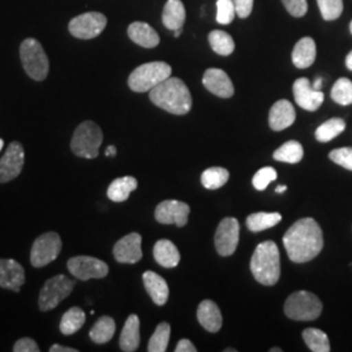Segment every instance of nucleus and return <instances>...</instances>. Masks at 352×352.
<instances>
[{
    "label": "nucleus",
    "mask_w": 352,
    "mask_h": 352,
    "mask_svg": "<svg viewBox=\"0 0 352 352\" xmlns=\"http://www.w3.org/2000/svg\"><path fill=\"white\" fill-rule=\"evenodd\" d=\"M283 245L292 263H308L324 248L322 230L314 218L299 219L285 234Z\"/></svg>",
    "instance_id": "1"
},
{
    "label": "nucleus",
    "mask_w": 352,
    "mask_h": 352,
    "mask_svg": "<svg viewBox=\"0 0 352 352\" xmlns=\"http://www.w3.org/2000/svg\"><path fill=\"white\" fill-rule=\"evenodd\" d=\"M149 98L157 107L174 115H186L192 109L190 91L177 77H168L151 89Z\"/></svg>",
    "instance_id": "2"
},
{
    "label": "nucleus",
    "mask_w": 352,
    "mask_h": 352,
    "mask_svg": "<svg viewBox=\"0 0 352 352\" xmlns=\"http://www.w3.org/2000/svg\"><path fill=\"white\" fill-rule=\"evenodd\" d=\"M251 272L254 279L264 286H274L280 277V256L274 241L257 245L251 258Z\"/></svg>",
    "instance_id": "3"
},
{
    "label": "nucleus",
    "mask_w": 352,
    "mask_h": 352,
    "mask_svg": "<svg viewBox=\"0 0 352 352\" xmlns=\"http://www.w3.org/2000/svg\"><path fill=\"white\" fill-rule=\"evenodd\" d=\"M171 67L164 62L142 64L129 75L128 85L136 93L151 91V89L171 77Z\"/></svg>",
    "instance_id": "4"
},
{
    "label": "nucleus",
    "mask_w": 352,
    "mask_h": 352,
    "mask_svg": "<svg viewBox=\"0 0 352 352\" xmlns=\"http://www.w3.org/2000/svg\"><path fill=\"white\" fill-rule=\"evenodd\" d=\"M102 141L103 133L100 126L90 120L82 122L76 128L71 141V149L77 157L93 160L100 154Z\"/></svg>",
    "instance_id": "5"
},
{
    "label": "nucleus",
    "mask_w": 352,
    "mask_h": 352,
    "mask_svg": "<svg viewBox=\"0 0 352 352\" xmlns=\"http://www.w3.org/2000/svg\"><path fill=\"white\" fill-rule=\"evenodd\" d=\"M20 58L26 75L33 80L43 81L49 75V58L37 39L26 38L20 46Z\"/></svg>",
    "instance_id": "6"
},
{
    "label": "nucleus",
    "mask_w": 352,
    "mask_h": 352,
    "mask_svg": "<svg viewBox=\"0 0 352 352\" xmlns=\"http://www.w3.org/2000/svg\"><path fill=\"white\" fill-rule=\"evenodd\" d=\"M322 312V302L315 294L308 291H298L291 294L286 304L285 314L296 321H314Z\"/></svg>",
    "instance_id": "7"
},
{
    "label": "nucleus",
    "mask_w": 352,
    "mask_h": 352,
    "mask_svg": "<svg viewBox=\"0 0 352 352\" xmlns=\"http://www.w3.org/2000/svg\"><path fill=\"white\" fill-rule=\"evenodd\" d=\"M75 280L65 277L63 274L50 278L39 292V309L42 312H47L56 308L65 298L71 295V292L75 289Z\"/></svg>",
    "instance_id": "8"
},
{
    "label": "nucleus",
    "mask_w": 352,
    "mask_h": 352,
    "mask_svg": "<svg viewBox=\"0 0 352 352\" xmlns=\"http://www.w3.org/2000/svg\"><path fill=\"white\" fill-rule=\"evenodd\" d=\"M60 236L50 231L38 236L30 252V263L34 267H43L55 261L62 251Z\"/></svg>",
    "instance_id": "9"
},
{
    "label": "nucleus",
    "mask_w": 352,
    "mask_h": 352,
    "mask_svg": "<svg viewBox=\"0 0 352 352\" xmlns=\"http://www.w3.org/2000/svg\"><path fill=\"white\" fill-rule=\"evenodd\" d=\"M106 25L107 19L103 13H82L71 20L69 33L78 39H93L101 34Z\"/></svg>",
    "instance_id": "10"
},
{
    "label": "nucleus",
    "mask_w": 352,
    "mask_h": 352,
    "mask_svg": "<svg viewBox=\"0 0 352 352\" xmlns=\"http://www.w3.org/2000/svg\"><path fill=\"white\" fill-rule=\"evenodd\" d=\"M68 270L80 280L100 279L109 274V266L100 258L90 256H77L68 260Z\"/></svg>",
    "instance_id": "11"
},
{
    "label": "nucleus",
    "mask_w": 352,
    "mask_h": 352,
    "mask_svg": "<svg viewBox=\"0 0 352 352\" xmlns=\"http://www.w3.org/2000/svg\"><path fill=\"white\" fill-rule=\"evenodd\" d=\"M240 226L236 218H225L215 231V250L221 256L234 254L239 244Z\"/></svg>",
    "instance_id": "12"
},
{
    "label": "nucleus",
    "mask_w": 352,
    "mask_h": 352,
    "mask_svg": "<svg viewBox=\"0 0 352 352\" xmlns=\"http://www.w3.org/2000/svg\"><path fill=\"white\" fill-rule=\"evenodd\" d=\"M25 162L24 146L19 141H12L6 154L0 158V183H8L21 174Z\"/></svg>",
    "instance_id": "13"
},
{
    "label": "nucleus",
    "mask_w": 352,
    "mask_h": 352,
    "mask_svg": "<svg viewBox=\"0 0 352 352\" xmlns=\"http://www.w3.org/2000/svg\"><path fill=\"white\" fill-rule=\"evenodd\" d=\"M189 213H190V208L188 204L177 201V200H166L155 208L154 217L157 222L162 225L184 227L188 222Z\"/></svg>",
    "instance_id": "14"
},
{
    "label": "nucleus",
    "mask_w": 352,
    "mask_h": 352,
    "mask_svg": "<svg viewBox=\"0 0 352 352\" xmlns=\"http://www.w3.org/2000/svg\"><path fill=\"white\" fill-rule=\"evenodd\" d=\"M292 91L296 103L307 111H317L325 100L324 93L321 90H316L305 77L298 78L294 82Z\"/></svg>",
    "instance_id": "15"
},
{
    "label": "nucleus",
    "mask_w": 352,
    "mask_h": 352,
    "mask_svg": "<svg viewBox=\"0 0 352 352\" xmlns=\"http://www.w3.org/2000/svg\"><path fill=\"white\" fill-rule=\"evenodd\" d=\"M142 238L138 232L128 234L113 247V257L120 264H136L142 258Z\"/></svg>",
    "instance_id": "16"
},
{
    "label": "nucleus",
    "mask_w": 352,
    "mask_h": 352,
    "mask_svg": "<svg viewBox=\"0 0 352 352\" xmlns=\"http://www.w3.org/2000/svg\"><path fill=\"white\" fill-rule=\"evenodd\" d=\"M202 84L214 96L221 98H230L234 96L235 89L232 81L225 71L218 68H209L202 77Z\"/></svg>",
    "instance_id": "17"
},
{
    "label": "nucleus",
    "mask_w": 352,
    "mask_h": 352,
    "mask_svg": "<svg viewBox=\"0 0 352 352\" xmlns=\"http://www.w3.org/2000/svg\"><path fill=\"white\" fill-rule=\"evenodd\" d=\"M25 283V270L14 260L0 258V287L19 292Z\"/></svg>",
    "instance_id": "18"
},
{
    "label": "nucleus",
    "mask_w": 352,
    "mask_h": 352,
    "mask_svg": "<svg viewBox=\"0 0 352 352\" xmlns=\"http://www.w3.org/2000/svg\"><path fill=\"white\" fill-rule=\"evenodd\" d=\"M296 119V113L291 102L280 100L276 102L269 113V126L273 131H283L292 126Z\"/></svg>",
    "instance_id": "19"
},
{
    "label": "nucleus",
    "mask_w": 352,
    "mask_h": 352,
    "mask_svg": "<svg viewBox=\"0 0 352 352\" xmlns=\"http://www.w3.org/2000/svg\"><path fill=\"white\" fill-rule=\"evenodd\" d=\"M128 37L145 49H153L160 45L158 33L149 24L141 21H135L128 26Z\"/></svg>",
    "instance_id": "20"
},
{
    "label": "nucleus",
    "mask_w": 352,
    "mask_h": 352,
    "mask_svg": "<svg viewBox=\"0 0 352 352\" xmlns=\"http://www.w3.org/2000/svg\"><path fill=\"white\" fill-rule=\"evenodd\" d=\"M142 280L145 285V289L151 295V300L154 302V304L164 305L168 300L170 289H168V285L164 278L158 276L154 272L148 270L142 274Z\"/></svg>",
    "instance_id": "21"
},
{
    "label": "nucleus",
    "mask_w": 352,
    "mask_h": 352,
    "mask_svg": "<svg viewBox=\"0 0 352 352\" xmlns=\"http://www.w3.org/2000/svg\"><path fill=\"white\" fill-rule=\"evenodd\" d=\"M197 320L209 333H217L222 327V314L213 300H204L197 308Z\"/></svg>",
    "instance_id": "22"
},
{
    "label": "nucleus",
    "mask_w": 352,
    "mask_h": 352,
    "mask_svg": "<svg viewBox=\"0 0 352 352\" xmlns=\"http://www.w3.org/2000/svg\"><path fill=\"white\" fill-rule=\"evenodd\" d=\"M317 49L316 42L311 37H304L295 45L292 50V63L296 68H308L315 63Z\"/></svg>",
    "instance_id": "23"
},
{
    "label": "nucleus",
    "mask_w": 352,
    "mask_h": 352,
    "mask_svg": "<svg viewBox=\"0 0 352 352\" xmlns=\"http://www.w3.org/2000/svg\"><path fill=\"white\" fill-rule=\"evenodd\" d=\"M140 320L139 316L131 315L126 318L124 327L120 334V349L122 351H138L140 346Z\"/></svg>",
    "instance_id": "24"
},
{
    "label": "nucleus",
    "mask_w": 352,
    "mask_h": 352,
    "mask_svg": "<svg viewBox=\"0 0 352 352\" xmlns=\"http://www.w3.org/2000/svg\"><path fill=\"white\" fill-rule=\"evenodd\" d=\"M154 258L158 264L167 269L175 267L180 263V253L176 248L175 244L170 240H158L153 250Z\"/></svg>",
    "instance_id": "25"
},
{
    "label": "nucleus",
    "mask_w": 352,
    "mask_h": 352,
    "mask_svg": "<svg viewBox=\"0 0 352 352\" xmlns=\"http://www.w3.org/2000/svg\"><path fill=\"white\" fill-rule=\"evenodd\" d=\"M162 23L173 32L183 28L186 23V8L182 0H167L162 13Z\"/></svg>",
    "instance_id": "26"
},
{
    "label": "nucleus",
    "mask_w": 352,
    "mask_h": 352,
    "mask_svg": "<svg viewBox=\"0 0 352 352\" xmlns=\"http://www.w3.org/2000/svg\"><path fill=\"white\" fill-rule=\"evenodd\" d=\"M138 188V180L133 176H123L115 179L107 189V197L113 202L128 200L129 195Z\"/></svg>",
    "instance_id": "27"
},
{
    "label": "nucleus",
    "mask_w": 352,
    "mask_h": 352,
    "mask_svg": "<svg viewBox=\"0 0 352 352\" xmlns=\"http://www.w3.org/2000/svg\"><path fill=\"white\" fill-rule=\"evenodd\" d=\"M116 330L115 321L110 316H102L97 322L90 329V340L97 344H103L113 340V334Z\"/></svg>",
    "instance_id": "28"
},
{
    "label": "nucleus",
    "mask_w": 352,
    "mask_h": 352,
    "mask_svg": "<svg viewBox=\"0 0 352 352\" xmlns=\"http://www.w3.org/2000/svg\"><path fill=\"white\" fill-rule=\"evenodd\" d=\"M85 320H87V316L81 308H78V307L69 308L62 317L60 331L63 333L64 336H72L84 327Z\"/></svg>",
    "instance_id": "29"
},
{
    "label": "nucleus",
    "mask_w": 352,
    "mask_h": 352,
    "mask_svg": "<svg viewBox=\"0 0 352 352\" xmlns=\"http://www.w3.org/2000/svg\"><path fill=\"white\" fill-rule=\"evenodd\" d=\"M304 157V149L302 144L298 141H287L282 146H279L274 151L273 158L278 162H286V164H299Z\"/></svg>",
    "instance_id": "30"
},
{
    "label": "nucleus",
    "mask_w": 352,
    "mask_h": 352,
    "mask_svg": "<svg viewBox=\"0 0 352 352\" xmlns=\"http://www.w3.org/2000/svg\"><path fill=\"white\" fill-rule=\"evenodd\" d=\"M282 221V215L279 213H253L247 218V227L252 232H260L267 228L277 226Z\"/></svg>",
    "instance_id": "31"
},
{
    "label": "nucleus",
    "mask_w": 352,
    "mask_h": 352,
    "mask_svg": "<svg viewBox=\"0 0 352 352\" xmlns=\"http://www.w3.org/2000/svg\"><path fill=\"white\" fill-rule=\"evenodd\" d=\"M302 340L309 350L314 352L330 351V342L327 338V333L320 329L309 327L302 331Z\"/></svg>",
    "instance_id": "32"
},
{
    "label": "nucleus",
    "mask_w": 352,
    "mask_h": 352,
    "mask_svg": "<svg viewBox=\"0 0 352 352\" xmlns=\"http://www.w3.org/2000/svg\"><path fill=\"white\" fill-rule=\"evenodd\" d=\"M344 129H346V122L343 119L331 118L316 129V139L320 142H329L336 139L337 136H340Z\"/></svg>",
    "instance_id": "33"
},
{
    "label": "nucleus",
    "mask_w": 352,
    "mask_h": 352,
    "mask_svg": "<svg viewBox=\"0 0 352 352\" xmlns=\"http://www.w3.org/2000/svg\"><path fill=\"white\" fill-rule=\"evenodd\" d=\"M209 43L214 52L222 56H228L235 50V42L230 34L222 30H213L209 34Z\"/></svg>",
    "instance_id": "34"
},
{
    "label": "nucleus",
    "mask_w": 352,
    "mask_h": 352,
    "mask_svg": "<svg viewBox=\"0 0 352 352\" xmlns=\"http://www.w3.org/2000/svg\"><path fill=\"white\" fill-rule=\"evenodd\" d=\"M230 179V174L226 168L223 167H210L206 168L201 175L202 186L206 189L221 188L227 183V180Z\"/></svg>",
    "instance_id": "35"
},
{
    "label": "nucleus",
    "mask_w": 352,
    "mask_h": 352,
    "mask_svg": "<svg viewBox=\"0 0 352 352\" xmlns=\"http://www.w3.org/2000/svg\"><path fill=\"white\" fill-rule=\"evenodd\" d=\"M170 334H171V327L167 322H161L154 334L151 336L149 344H148V351L149 352H164L167 350L168 340H170Z\"/></svg>",
    "instance_id": "36"
},
{
    "label": "nucleus",
    "mask_w": 352,
    "mask_h": 352,
    "mask_svg": "<svg viewBox=\"0 0 352 352\" xmlns=\"http://www.w3.org/2000/svg\"><path fill=\"white\" fill-rule=\"evenodd\" d=\"M331 100L340 106L352 104V81L342 77L336 81L331 89Z\"/></svg>",
    "instance_id": "37"
},
{
    "label": "nucleus",
    "mask_w": 352,
    "mask_h": 352,
    "mask_svg": "<svg viewBox=\"0 0 352 352\" xmlns=\"http://www.w3.org/2000/svg\"><path fill=\"white\" fill-rule=\"evenodd\" d=\"M320 12L324 20H337L343 12V0H317Z\"/></svg>",
    "instance_id": "38"
},
{
    "label": "nucleus",
    "mask_w": 352,
    "mask_h": 352,
    "mask_svg": "<svg viewBox=\"0 0 352 352\" xmlns=\"http://www.w3.org/2000/svg\"><path fill=\"white\" fill-rule=\"evenodd\" d=\"M236 14L232 0H217V23L228 25L234 21Z\"/></svg>",
    "instance_id": "39"
},
{
    "label": "nucleus",
    "mask_w": 352,
    "mask_h": 352,
    "mask_svg": "<svg viewBox=\"0 0 352 352\" xmlns=\"http://www.w3.org/2000/svg\"><path fill=\"white\" fill-rule=\"evenodd\" d=\"M277 179V171L273 167L260 168L252 179V184L257 190H265L267 186Z\"/></svg>",
    "instance_id": "40"
},
{
    "label": "nucleus",
    "mask_w": 352,
    "mask_h": 352,
    "mask_svg": "<svg viewBox=\"0 0 352 352\" xmlns=\"http://www.w3.org/2000/svg\"><path fill=\"white\" fill-rule=\"evenodd\" d=\"M329 158L334 164H340L343 168L352 171V148H340L329 153Z\"/></svg>",
    "instance_id": "41"
},
{
    "label": "nucleus",
    "mask_w": 352,
    "mask_h": 352,
    "mask_svg": "<svg viewBox=\"0 0 352 352\" xmlns=\"http://www.w3.org/2000/svg\"><path fill=\"white\" fill-rule=\"evenodd\" d=\"M282 3L294 17H302L308 11L307 0H282Z\"/></svg>",
    "instance_id": "42"
},
{
    "label": "nucleus",
    "mask_w": 352,
    "mask_h": 352,
    "mask_svg": "<svg viewBox=\"0 0 352 352\" xmlns=\"http://www.w3.org/2000/svg\"><path fill=\"white\" fill-rule=\"evenodd\" d=\"M14 352H39L37 342L32 338H21L13 346Z\"/></svg>",
    "instance_id": "43"
},
{
    "label": "nucleus",
    "mask_w": 352,
    "mask_h": 352,
    "mask_svg": "<svg viewBox=\"0 0 352 352\" xmlns=\"http://www.w3.org/2000/svg\"><path fill=\"white\" fill-rule=\"evenodd\" d=\"M235 11L240 19H247L253 10V0H232Z\"/></svg>",
    "instance_id": "44"
},
{
    "label": "nucleus",
    "mask_w": 352,
    "mask_h": 352,
    "mask_svg": "<svg viewBox=\"0 0 352 352\" xmlns=\"http://www.w3.org/2000/svg\"><path fill=\"white\" fill-rule=\"evenodd\" d=\"M176 352H196L197 349L195 347V344L189 340H179V343L176 344Z\"/></svg>",
    "instance_id": "45"
},
{
    "label": "nucleus",
    "mask_w": 352,
    "mask_h": 352,
    "mask_svg": "<svg viewBox=\"0 0 352 352\" xmlns=\"http://www.w3.org/2000/svg\"><path fill=\"white\" fill-rule=\"evenodd\" d=\"M50 352H77L76 349L72 347H65V346H60V344H54L51 346Z\"/></svg>",
    "instance_id": "46"
},
{
    "label": "nucleus",
    "mask_w": 352,
    "mask_h": 352,
    "mask_svg": "<svg viewBox=\"0 0 352 352\" xmlns=\"http://www.w3.org/2000/svg\"><path fill=\"white\" fill-rule=\"evenodd\" d=\"M106 155L107 157H113V155H116V148L115 146H109L107 149H106Z\"/></svg>",
    "instance_id": "47"
},
{
    "label": "nucleus",
    "mask_w": 352,
    "mask_h": 352,
    "mask_svg": "<svg viewBox=\"0 0 352 352\" xmlns=\"http://www.w3.org/2000/svg\"><path fill=\"white\" fill-rule=\"evenodd\" d=\"M346 67L352 71V51L347 55V58H346Z\"/></svg>",
    "instance_id": "48"
},
{
    "label": "nucleus",
    "mask_w": 352,
    "mask_h": 352,
    "mask_svg": "<svg viewBox=\"0 0 352 352\" xmlns=\"http://www.w3.org/2000/svg\"><path fill=\"white\" fill-rule=\"evenodd\" d=\"M321 87H322V78H321V77H318V78H316L314 88H315L316 90H321Z\"/></svg>",
    "instance_id": "49"
},
{
    "label": "nucleus",
    "mask_w": 352,
    "mask_h": 352,
    "mask_svg": "<svg viewBox=\"0 0 352 352\" xmlns=\"http://www.w3.org/2000/svg\"><path fill=\"white\" fill-rule=\"evenodd\" d=\"M286 189H287L286 186H279V187H277V189H276V192H277V193H282V192H285Z\"/></svg>",
    "instance_id": "50"
},
{
    "label": "nucleus",
    "mask_w": 352,
    "mask_h": 352,
    "mask_svg": "<svg viewBox=\"0 0 352 352\" xmlns=\"http://www.w3.org/2000/svg\"><path fill=\"white\" fill-rule=\"evenodd\" d=\"M182 34V29H176V30H174V37H179Z\"/></svg>",
    "instance_id": "51"
},
{
    "label": "nucleus",
    "mask_w": 352,
    "mask_h": 352,
    "mask_svg": "<svg viewBox=\"0 0 352 352\" xmlns=\"http://www.w3.org/2000/svg\"><path fill=\"white\" fill-rule=\"evenodd\" d=\"M270 352H282V349H270Z\"/></svg>",
    "instance_id": "52"
},
{
    "label": "nucleus",
    "mask_w": 352,
    "mask_h": 352,
    "mask_svg": "<svg viewBox=\"0 0 352 352\" xmlns=\"http://www.w3.org/2000/svg\"><path fill=\"white\" fill-rule=\"evenodd\" d=\"M3 146H4V141L0 139V151H1V149H3Z\"/></svg>",
    "instance_id": "53"
},
{
    "label": "nucleus",
    "mask_w": 352,
    "mask_h": 352,
    "mask_svg": "<svg viewBox=\"0 0 352 352\" xmlns=\"http://www.w3.org/2000/svg\"><path fill=\"white\" fill-rule=\"evenodd\" d=\"M350 32H351V34H352V21H351V24H350Z\"/></svg>",
    "instance_id": "54"
}]
</instances>
